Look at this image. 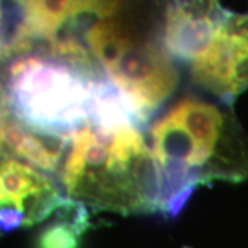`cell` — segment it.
<instances>
[{
  "label": "cell",
  "mask_w": 248,
  "mask_h": 248,
  "mask_svg": "<svg viewBox=\"0 0 248 248\" xmlns=\"http://www.w3.org/2000/svg\"><path fill=\"white\" fill-rule=\"evenodd\" d=\"M4 62L1 112L47 133L69 137L91 120L99 95L109 84L104 78L43 55Z\"/></svg>",
  "instance_id": "obj_4"
},
{
  "label": "cell",
  "mask_w": 248,
  "mask_h": 248,
  "mask_svg": "<svg viewBox=\"0 0 248 248\" xmlns=\"http://www.w3.org/2000/svg\"><path fill=\"white\" fill-rule=\"evenodd\" d=\"M86 45L142 125L177 87L175 61L160 40V10L148 28L138 10L105 18L90 31Z\"/></svg>",
  "instance_id": "obj_3"
},
{
  "label": "cell",
  "mask_w": 248,
  "mask_h": 248,
  "mask_svg": "<svg viewBox=\"0 0 248 248\" xmlns=\"http://www.w3.org/2000/svg\"><path fill=\"white\" fill-rule=\"evenodd\" d=\"M60 178L68 199L120 214L160 211V174L133 122L89 120L69 134Z\"/></svg>",
  "instance_id": "obj_2"
},
{
  "label": "cell",
  "mask_w": 248,
  "mask_h": 248,
  "mask_svg": "<svg viewBox=\"0 0 248 248\" xmlns=\"http://www.w3.org/2000/svg\"><path fill=\"white\" fill-rule=\"evenodd\" d=\"M160 174V211L175 217L196 186L248 181V145L231 108L175 102L146 133Z\"/></svg>",
  "instance_id": "obj_1"
},
{
  "label": "cell",
  "mask_w": 248,
  "mask_h": 248,
  "mask_svg": "<svg viewBox=\"0 0 248 248\" xmlns=\"http://www.w3.org/2000/svg\"><path fill=\"white\" fill-rule=\"evenodd\" d=\"M197 86L232 104L248 89V13L226 10L204 53L189 66Z\"/></svg>",
  "instance_id": "obj_5"
},
{
  "label": "cell",
  "mask_w": 248,
  "mask_h": 248,
  "mask_svg": "<svg viewBox=\"0 0 248 248\" xmlns=\"http://www.w3.org/2000/svg\"><path fill=\"white\" fill-rule=\"evenodd\" d=\"M0 197L3 232L42 221L65 202L61 186L47 172L7 155L1 160Z\"/></svg>",
  "instance_id": "obj_6"
},
{
  "label": "cell",
  "mask_w": 248,
  "mask_h": 248,
  "mask_svg": "<svg viewBox=\"0 0 248 248\" xmlns=\"http://www.w3.org/2000/svg\"><path fill=\"white\" fill-rule=\"evenodd\" d=\"M69 145V137L40 131L1 112L3 155L21 160L47 174L58 172Z\"/></svg>",
  "instance_id": "obj_7"
},
{
  "label": "cell",
  "mask_w": 248,
  "mask_h": 248,
  "mask_svg": "<svg viewBox=\"0 0 248 248\" xmlns=\"http://www.w3.org/2000/svg\"><path fill=\"white\" fill-rule=\"evenodd\" d=\"M62 208L65 213L62 221L55 222L42 233L39 248H76L78 236L84 229L86 222L84 204L65 199Z\"/></svg>",
  "instance_id": "obj_8"
}]
</instances>
